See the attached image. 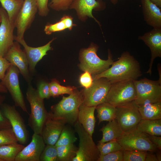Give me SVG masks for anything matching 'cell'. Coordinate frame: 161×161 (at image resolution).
Masks as SVG:
<instances>
[{"instance_id": "cell-48", "label": "cell", "mask_w": 161, "mask_h": 161, "mask_svg": "<svg viewBox=\"0 0 161 161\" xmlns=\"http://www.w3.org/2000/svg\"><path fill=\"white\" fill-rule=\"evenodd\" d=\"M161 150L157 149L156 151H155L156 152V155L157 159L158 161H161Z\"/></svg>"}, {"instance_id": "cell-39", "label": "cell", "mask_w": 161, "mask_h": 161, "mask_svg": "<svg viewBox=\"0 0 161 161\" xmlns=\"http://www.w3.org/2000/svg\"><path fill=\"white\" fill-rule=\"evenodd\" d=\"M39 96L42 99H48L51 96L49 83L44 81L40 82L37 90Z\"/></svg>"}, {"instance_id": "cell-44", "label": "cell", "mask_w": 161, "mask_h": 161, "mask_svg": "<svg viewBox=\"0 0 161 161\" xmlns=\"http://www.w3.org/2000/svg\"><path fill=\"white\" fill-rule=\"evenodd\" d=\"M60 20L64 23L66 28L70 30H72L73 26L76 25L73 24V18L70 16H64Z\"/></svg>"}, {"instance_id": "cell-27", "label": "cell", "mask_w": 161, "mask_h": 161, "mask_svg": "<svg viewBox=\"0 0 161 161\" xmlns=\"http://www.w3.org/2000/svg\"><path fill=\"white\" fill-rule=\"evenodd\" d=\"M24 146L18 143L0 145V160L1 161H14L17 154Z\"/></svg>"}, {"instance_id": "cell-37", "label": "cell", "mask_w": 161, "mask_h": 161, "mask_svg": "<svg viewBox=\"0 0 161 161\" xmlns=\"http://www.w3.org/2000/svg\"><path fill=\"white\" fill-rule=\"evenodd\" d=\"M123 150L113 152L100 155L97 161H123Z\"/></svg>"}, {"instance_id": "cell-22", "label": "cell", "mask_w": 161, "mask_h": 161, "mask_svg": "<svg viewBox=\"0 0 161 161\" xmlns=\"http://www.w3.org/2000/svg\"><path fill=\"white\" fill-rule=\"evenodd\" d=\"M96 106H88L82 104L79 107L78 121L91 136L94 131L96 120L94 115Z\"/></svg>"}, {"instance_id": "cell-50", "label": "cell", "mask_w": 161, "mask_h": 161, "mask_svg": "<svg viewBox=\"0 0 161 161\" xmlns=\"http://www.w3.org/2000/svg\"><path fill=\"white\" fill-rule=\"evenodd\" d=\"M114 4H116L118 0H110Z\"/></svg>"}, {"instance_id": "cell-45", "label": "cell", "mask_w": 161, "mask_h": 161, "mask_svg": "<svg viewBox=\"0 0 161 161\" xmlns=\"http://www.w3.org/2000/svg\"><path fill=\"white\" fill-rule=\"evenodd\" d=\"M149 138L152 143L155 145L158 149L161 150V137L149 135Z\"/></svg>"}, {"instance_id": "cell-46", "label": "cell", "mask_w": 161, "mask_h": 161, "mask_svg": "<svg viewBox=\"0 0 161 161\" xmlns=\"http://www.w3.org/2000/svg\"><path fill=\"white\" fill-rule=\"evenodd\" d=\"M147 151L145 161H158L156 155L154 154V152Z\"/></svg>"}, {"instance_id": "cell-33", "label": "cell", "mask_w": 161, "mask_h": 161, "mask_svg": "<svg viewBox=\"0 0 161 161\" xmlns=\"http://www.w3.org/2000/svg\"><path fill=\"white\" fill-rule=\"evenodd\" d=\"M18 143L12 128L0 130V145Z\"/></svg>"}, {"instance_id": "cell-10", "label": "cell", "mask_w": 161, "mask_h": 161, "mask_svg": "<svg viewBox=\"0 0 161 161\" xmlns=\"http://www.w3.org/2000/svg\"><path fill=\"white\" fill-rule=\"evenodd\" d=\"M19 73L18 69L11 64L7 70L1 83L10 93L15 106L20 108L24 112L29 114L20 86L18 78Z\"/></svg>"}, {"instance_id": "cell-47", "label": "cell", "mask_w": 161, "mask_h": 161, "mask_svg": "<svg viewBox=\"0 0 161 161\" xmlns=\"http://www.w3.org/2000/svg\"><path fill=\"white\" fill-rule=\"evenodd\" d=\"M7 91L6 88L0 83V93H7Z\"/></svg>"}, {"instance_id": "cell-15", "label": "cell", "mask_w": 161, "mask_h": 161, "mask_svg": "<svg viewBox=\"0 0 161 161\" xmlns=\"http://www.w3.org/2000/svg\"><path fill=\"white\" fill-rule=\"evenodd\" d=\"M1 21L0 25V55L4 57L15 40L14 22L10 20L6 11L0 7Z\"/></svg>"}, {"instance_id": "cell-51", "label": "cell", "mask_w": 161, "mask_h": 161, "mask_svg": "<svg viewBox=\"0 0 161 161\" xmlns=\"http://www.w3.org/2000/svg\"><path fill=\"white\" fill-rule=\"evenodd\" d=\"M1 16L0 14V23H1Z\"/></svg>"}, {"instance_id": "cell-11", "label": "cell", "mask_w": 161, "mask_h": 161, "mask_svg": "<svg viewBox=\"0 0 161 161\" xmlns=\"http://www.w3.org/2000/svg\"><path fill=\"white\" fill-rule=\"evenodd\" d=\"M38 11L36 0H24L14 21L17 29V35L15 36V40L24 38L25 32L30 27Z\"/></svg>"}, {"instance_id": "cell-21", "label": "cell", "mask_w": 161, "mask_h": 161, "mask_svg": "<svg viewBox=\"0 0 161 161\" xmlns=\"http://www.w3.org/2000/svg\"><path fill=\"white\" fill-rule=\"evenodd\" d=\"M145 21L154 28H161V11L151 0H141Z\"/></svg>"}, {"instance_id": "cell-30", "label": "cell", "mask_w": 161, "mask_h": 161, "mask_svg": "<svg viewBox=\"0 0 161 161\" xmlns=\"http://www.w3.org/2000/svg\"><path fill=\"white\" fill-rule=\"evenodd\" d=\"M77 140L74 131L68 126H65L55 145L56 147L74 144Z\"/></svg>"}, {"instance_id": "cell-42", "label": "cell", "mask_w": 161, "mask_h": 161, "mask_svg": "<svg viewBox=\"0 0 161 161\" xmlns=\"http://www.w3.org/2000/svg\"><path fill=\"white\" fill-rule=\"evenodd\" d=\"M5 99V96L0 94V130L12 127L10 122L4 116L0 110V107Z\"/></svg>"}, {"instance_id": "cell-3", "label": "cell", "mask_w": 161, "mask_h": 161, "mask_svg": "<svg viewBox=\"0 0 161 161\" xmlns=\"http://www.w3.org/2000/svg\"><path fill=\"white\" fill-rule=\"evenodd\" d=\"M31 113L29 114L28 125L34 133L41 135L44 123L49 115L44 105V99L39 95L37 90L28 84L26 93Z\"/></svg>"}, {"instance_id": "cell-29", "label": "cell", "mask_w": 161, "mask_h": 161, "mask_svg": "<svg viewBox=\"0 0 161 161\" xmlns=\"http://www.w3.org/2000/svg\"><path fill=\"white\" fill-rule=\"evenodd\" d=\"M58 161H72L78 148L74 144L56 147Z\"/></svg>"}, {"instance_id": "cell-12", "label": "cell", "mask_w": 161, "mask_h": 161, "mask_svg": "<svg viewBox=\"0 0 161 161\" xmlns=\"http://www.w3.org/2000/svg\"><path fill=\"white\" fill-rule=\"evenodd\" d=\"M116 108L115 119L123 132L136 128L142 118L134 100Z\"/></svg>"}, {"instance_id": "cell-17", "label": "cell", "mask_w": 161, "mask_h": 161, "mask_svg": "<svg viewBox=\"0 0 161 161\" xmlns=\"http://www.w3.org/2000/svg\"><path fill=\"white\" fill-rule=\"evenodd\" d=\"M66 124L63 120L52 117L49 113L41 134L45 145H55Z\"/></svg>"}, {"instance_id": "cell-14", "label": "cell", "mask_w": 161, "mask_h": 161, "mask_svg": "<svg viewBox=\"0 0 161 161\" xmlns=\"http://www.w3.org/2000/svg\"><path fill=\"white\" fill-rule=\"evenodd\" d=\"M4 58L11 64L16 66L19 70L28 84L32 80L31 76L29 69L28 61L26 54L17 41L14 43L8 51Z\"/></svg>"}, {"instance_id": "cell-35", "label": "cell", "mask_w": 161, "mask_h": 161, "mask_svg": "<svg viewBox=\"0 0 161 161\" xmlns=\"http://www.w3.org/2000/svg\"><path fill=\"white\" fill-rule=\"evenodd\" d=\"M147 151L123 150V161H145Z\"/></svg>"}, {"instance_id": "cell-23", "label": "cell", "mask_w": 161, "mask_h": 161, "mask_svg": "<svg viewBox=\"0 0 161 161\" xmlns=\"http://www.w3.org/2000/svg\"><path fill=\"white\" fill-rule=\"evenodd\" d=\"M137 105L142 119L150 120L161 119V101L146 102Z\"/></svg>"}, {"instance_id": "cell-28", "label": "cell", "mask_w": 161, "mask_h": 161, "mask_svg": "<svg viewBox=\"0 0 161 161\" xmlns=\"http://www.w3.org/2000/svg\"><path fill=\"white\" fill-rule=\"evenodd\" d=\"M24 1V0H0L2 7L7 12L10 21L14 22Z\"/></svg>"}, {"instance_id": "cell-38", "label": "cell", "mask_w": 161, "mask_h": 161, "mask_svg": "<svg viewBox=\"0 0 161 161\" xmlns=\"http://www.w3.org/2000/svg\"><path fill=\"white\" fill-rule=\"evenodd\" d=\"M66 29L64 22L60 20L53 24L46 25L44 27V32L47 35H50L53 32L61 31Z\"/></svg>"}, {"instance_id": "cell-25", "label": "cell", "mask_w": 161, "mask_h": 161, "mask_svg": "<svg viewBox=\"0 0 161 161\" xmlns=\"http://www.w3.org/2000/svg\"><path fill=\"white\" fill-rule=\"evenodd\" d=\"M136 129L151 135L161 136V119L150 120L142 119Z\"/></svg>"}, {"instance_id": "cell-31", "label": "cell", "mask_w": 161, "mask_h": 161, "mask_svg": "<svg viewBox=\"0 0 161 161\" xmlns=\"http://www.w3.org/2000/svg\"><path fill=\"white\" fill-rule=\"evenodd\" d=\"M49 86L51 96L53 97L64 94L70 95L76 89L73 87L61 85L59 81L55 79L52 80L49 83Z\"/></svg>"}, {"instance_id": "cell-24", "label": "cell", "mask_w": 161, "mask_h": 161, "mask_svg": "<svg viewBox=\"0 0 161 161\" xmlns=\"http://www.w3.org/2000/svg\"><path fill=\"white\" fill-rule=\"evenodd\" d=\"M100 131L102 132L103 136L98 141L99 143L117 140L121 136L124 132L116 119L109 121L100 129Z\"/></svg>"}, {"instance_id": "cell-6", "label": "cell", "mask_w": 161, "mask_h": 161, "mask_svg": "<svg viewBox=\"0 0 161 161\" xmlns=\"http://www.w3.org/2000/svg\"><path fill=\"white\" fill-rule=\"evenodd\" d=\"M116 140L123 150L155 152L158 149L151 141L149 135L138 130L136 128L124 132Z\"/></svg>"}, {"instance_id": "cell-7", "label": "cell", "mask_w": 161, "mask_h": 161, "mask_svg": "<svg viewBox=\"0 0 161 161\" xmlns=\"http://www.w3.org/2000/svg\"><path fill=\"white\" fill-rule=\"evenodd\" d=\"M136 97L134 81H120L112 83L105 102L117 107L134 100Z\"/></svg>"}, {"instance_id": "cell-5", "label": "cell", "mask_w": 161, "mask_h": 161, "mask_svg": "<svg viewBox=\"0 0 161 161\" xmlns=\"http://www.w3.org/2000/svg\"><path fill=\"white\" fill-rule=\"evenodd\" d=\"M74 126L79 137V144L76 156L72 161H97L100 154L92 136L85 130L78 121L75 123Z\"/></svg>"}, {"instance_id": "cell-34", "label": "cell", "mask_w": 161, "mask_h": 161, "mask_svg": "<svg viewBox=\"0 0 161 161\" xmlns=\"http://www.w3.org/2000/svg\"><path fill=\"white\" fill-rule=\"evenodd\" d=\"M40 161H58L56 147L55 145H46L42 153Z\"/></svg>"}, {"instance_id": "cell-16", "label": "cell", "mask_w": 161, "mask_h": 161, "mask_svg": "<svg viewBox=\"0 0 161 161\" xmlns=\"http://www.w3.org/2000/svg\"><path fill=\"white\" fill-rule=\"evenodd\" d=\"M45 146L41 135L34 133L30 142L19 152L14 161H40Z\"/></svg>"}, {"instance_id": "cell-41", "label": "cell", "mask_w": 161, "mask_h": 161, "mask_svg": "<svg viewBox=\"0 0 161 161\" xmlns=\"http://www.w3.org/2000/svg\"><path fill=\"white\" fill-rule=\"evenodd\" d=\"M49 0H36L38 15L41 16H47L49 12Z\"/></svg>"}, {"instance_id": "cell-40", "label": "cell", "mask_w": 161, "mask_h": 161, "mask_svg": "<svg viewBox=\"0 0 161 161\" xmlns=\"http://www.w3.org/2000/svg\"><path fill=\"white\" fill-rule=\"evenodd\" d=\"M91 75L89 72L86 71L80 77L79 81L80 84L85 89L88 88L93 83V79Z\"/></svg>"}, {"instance_id": "cell-2", "label": "cell", "mask_w": 161, "mask_h": 161, "mask_svg": "<svg viewBox=\"0 0 161 161\" xmlns=\"http://www.w3.org/2000/svg\"><path fill=\"white\" fill-rule=\"evenodd\" d=\"M76 89L68 96H63L60 101L51 107L49 113L51 117L63 119L66 123L71 125H74L78 121L79 108L82 104L83 97L82 91Z\"/></svg>"}, {"instance_id": "cell-4", "label": "cell", "mask_w": 161, "mask_h": 161, "mask_svg": "<svg viewBox=\"0 0 161 161\" xmlns=\"http://www.w3.org/2000/svg\"><path fill=\"white\" fill-rule=\"evenodd\" d=\"M98 47L92 44L88 48L81 50L80 53V63L79 67L84 72H88L93 75L100 74L108 69L114 62L110 51L108 59L102 60L97 54Z\"/></svg>"}, {"instance_id": "cell-26", "label": "cell", "mask_w": 161, "mask_h": 161, "mask_svg": "<svg viewBox=\"0 0 161 161\" xmlns=\"http://www.w3.org/2000/svg\"><path fill=\"white\" fill-rule=\"evenodd\" d=\"M98 124L103 121H110L116 118V107L106 102L100 103L96 106Z\"/></svg>"}, {"instance_id": "cell-49", "label": "cell", "mask_w": 161, "mask_h": 161, "mask_svg": "<svg viewBox=\"0 0 161 161\" xmlns=\"http://www.w3.org/2000/svg\"><path fill=\"white\" fill-rule=\"evenodd\" d=\"M154 4L159 7H161V0H151Z\"/></svg>"}, {"instance_id": "cell-32", "label": "cell", "mask_w": 161, "mask_h": 161, "mask_svg": "<svg viewBox=\"0 0 161 161\" xmlns=\"http://www.w3.org/2000/svg\"><path fill=\"white\" fill-rule=\"evenodd\" d=\"M97 146L100 155L116 151L123 150L116 140H112L105 143H98Z\"/></svg>"}, {"instance_id": "cell-13", "label": "cell", "mask_w": 161, "mask_h": 161, "mask_svg": "<svg viewBox=\"0 0 161 161\" xmlns=\"http://www.w3.org/2000/svg\"><path fill=\"white\" fill-rule=\"evenodd\" d=\"M15 105L5 104L2 106V114L10 122L18 142L22 145L26 143L29 138V132L24 120Z\"/></svg>"}, {"instance_id": "cell-18", "label": "cell", "mask_w": 161, "mask_h": 161, "mask_svg": "<svg viewBox=\"0 0 161 161\" xmlns=\"http://www.w3.org/2000/svg\"><path fill=\"white\" fill-rule=\"evenodd\" d=\"M55 38H53L46 44L38 47H32L28 46L24 38L15 40L24 47L23 51L28 61L29 70L31 74L34 72L37 63L47 55L48 51L52 50L51 44Z\"/></svg>"}, {"instance_id": "cell-19", "label": "cell", "mask_w": 161, "mask_h": 161, "mask_svg": "<svg viewBox=\"0 0 161 161\" xmlns=\"http://www.w3.org/2000/svg\"><path fill=\"white\" fill-rule=\"evenodd\" d=\"M138 38L143 41L151 50V58L149 68L146 73L151 75L154 60L156 58L161 57V28H154Z\"/></svg>"}, {"instance_id": "cell-1", "label": "cell", "mask_w": 161, "mask_h": 161, "mask_svg": "<svg viewBox=\"0 0 161 161\" xmlns=\"http://www.w3.org/2000/svg\"><path fill=\"white\" fill-rule=\"evenodd\" d=\"M112 65L105 71L93 75V79L105 78L112 83L137 80L142 75L139 62L128 52H123Z\"/></svg>"}, {"instance_id": "cell-52", "label": "cell", "mask_w": 161, "mask_h": 161, "mask_svg": "<svg viewBox=\"0 0 161 161\" xmlns=\"http://www.w3.org/2000/svg\"><path fill=\"white\" fill-rule=\"evenodd\" d=\"M0 161H1V160H0Z\"/></svg>"}, {"instance_id": "cell-20", "label": "cell", "mask_w": 161, "mask_h": 161, "mask_svg": "<svg viewBox=\"0 0 161 161\" xmlns=\"http://www.w3.org/2000/svg\"><path fill=\"white\" fill-rule=\"evenodd\" d=\"M101 3L96 0H74L69 8L75 10L79 19L82 21L86 20L89 17L93 18L98 24L100 23L93 16V10L100 8Z\"/></svg>"}, {"instance_id": "cell-8", "label": "cell", "mask_w": 161, "mask_h": 161, "mask_svg": "<svg viewBox=\"0 0 161 161\" xmlns=\"http://www.w3.org/2000/svg\"><path fill=\"white\" fill-rule=\"evenodd\" d=\"M134 82L136 93L134 101L137 105L161 101V81L144 78L134 80Z\"/></svg>"}, {"instance_id": "cell-36", "label": "cell", "mask_w": 161, "mask_h": 161, "mask_svg": "<svg viewBox=\"0 0 161 161\" xmlns=\"http://www.w3.org/2000/svg\"><path fill=\"white\" fill-rule=\"evenodd\" d=\"M74 0H52L49 6L57 11L66 10L69 8Z\"/></svg>"}, {"instance_id": "cell-9", "label": "cell", "mask_w": 161, "mask_h": 161, "mask_svg": "<svg viewBox=\"0 0 161 161\" xmlns=\"http://www.w3.org/2000/svg\"><path fill=\"white\" fill-rule=\"evenodd\" d=\"M112 83L105 78L93 79L91 86L81 90L82 104L88 106H96L105 102Z\"/></svg>"}, {"instance_id": "cell-43", "label": "cell", "mask_w": 161, "mask_h": 161, "mask_svg": "<svg viewBox=\"0 0 161 161\" xmlns=\"http://www.w3.org/2000/svg\"><path fill=\"white\" fill-rule=\"evenodd\" d=\"M11 65L4 57L0 55V80L3 78L6 72Z\"/></svg>"}]
</instances>
